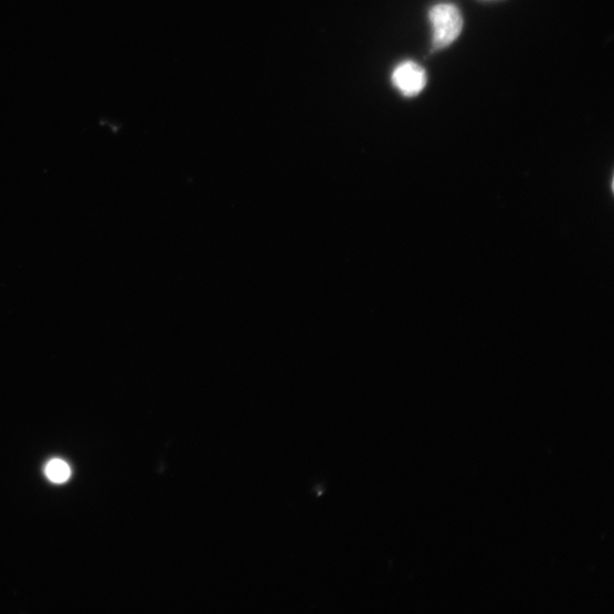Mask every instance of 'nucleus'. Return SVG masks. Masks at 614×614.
Returning <instances> with one entry per match:
<instances>
[{"mask_svg":"<svg viewBox=\"0 0 614 614\" xmlns=\"http://www.w3.org/2000/svg\"><path fill=\"white\" fill-rule=\"evenodd\" d=\"M393 83L404 96H416L426 87V71L412 61L404 62L395 68Z\"/></svg>","mask_w":614,"mask_h":614,"instance_id":"nucleus-2","label":"nucleus"},{"mask_svg":"<svg viewBox=\"0 0 614 614\" xmlns=\"http://www.w3.org/2000/svg\"><path fill=\"white\" fill-rule=\"evenodd\" d=\"M434 50H443L457 40L464 28V19L458 9L452 4H438L431 10Z\"/></svg>","mask_w":614,"mask_h":614,"instance_id":"nucleus-1","label":"nucleus"},{"mask_svg":"<svg viewBox=\"0 0 614 614\" xmlns=\"http://www.w3.org/2000/svg\"><path fill=\"white\" fill-rule=\"evenodd\" d=\"M47 478L55 484H63L71 477V469L63 459H52L45 469Z\"/></svg>","mask_w":614,"mask_h":614,"instance_id":"nucleus-3","label":"nucleus"}]
</instances>
